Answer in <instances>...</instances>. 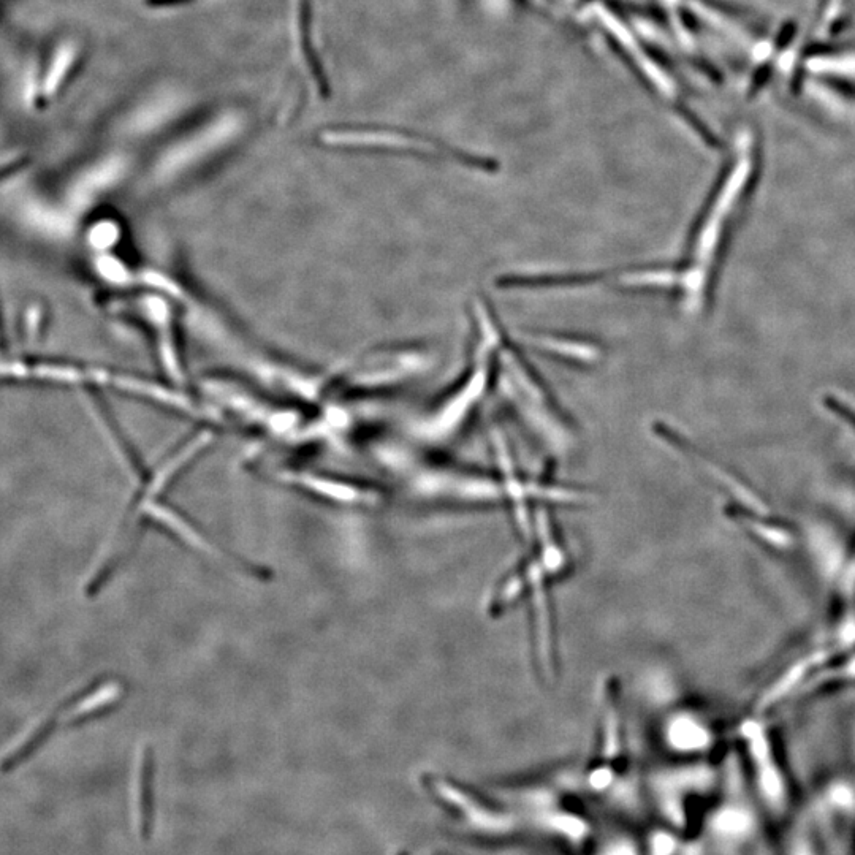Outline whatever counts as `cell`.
<instances>
[{
	"label": "cell",
	"instance_id": "2",
	"mask_svg": "<svg viewBox=\"0 0 855 855\" xmlns=\"http://www.w3.org/2000/svg\"><path fill=\"white\" fill-rule=\"evenodd\" d=\"M669 737L677 749L692 751V749H700L705 746L707 730L703 729L696 719L675 718L670 722Z\"/></svg>",
	"mask_w": 855,
	"mask_h": 855
},
{
	"label": "cell",
	"instance_id": "4",
	"mask_svg": "<svg viewBox=\"0 0 855 855\" xmlns=\"http://www.w3.org/2000/svg\"><path fill=\"white\" fill-rule=\"evenodd\" d=\"M719 827L722 832L732 833V835H743L749 829V817L745 813H740L738 810H729L719 816Z\"/></svg>",
	"mask_w": 855,
	"mask_h": 855
},
{
	"label": "cell",
	"instance_id": "1",
	"mask_svg": "<svg viewBox=\"0 0 855 855\" xmlns=\"http://www.w3.org/2000/svg\"><path fill=\"white\" fill-rule=\"evenodd\" d=\"M156 821L154 802V754L149 746L141 749L137 775V827L140 838L148 841Z\"/></svg>",
	"mask_w": 855,
	"mask_h": 855
},
{
	"label": "cell",
	"instance_id": "3",
	"mask_svg": "<svg viewBox=\"0 0 855 855\" xmlns=\"http://www.w3.org/2000/svg\"><path fill=\"white\" fill-rule=\"evenodd\" d=\"M73 57H75V50L72 46L59 50V54L51 62L50 70L46 73V91H54L61 84L65 73L69 72L70 65L73 64Z\"/></svg>",
	"mask_w": 855,
	"mask_h": 855
}]
</instances>
